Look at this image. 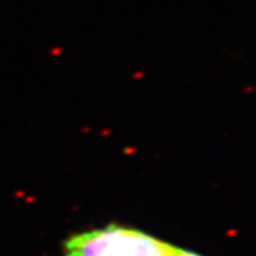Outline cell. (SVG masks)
Segmentation results:
<instances>
[{
	"label": "cell",
	"instance_id": "obj_2",
	"mask_svg": "<svg viewBox=\"0 0 256 256\" xmlns=\"http://www.w3.org/2000/svg\"><path fill=\"white\" fill-rule=\"evenodd\" d=\"M178 256H200L199 254L191 252V251H187V250L178 248Z\"/></svg>",
	"mask_w": 256,
	"mask_h": 256
},
{
	"label": "cell",
	"instance_id": "obj_1",
	"mask_svg": "<svg viewBox=\"0 0 256 256\" xmlns=\"http://www.w3.org/2000/svg\"><path fill=\"white\" fill-rule=\"evenodd\" d=\"M66 256H178V247L140 230L118 225L70 236Z\"/></svg>",
	"mask_w": 256,
	"mask_h": 256
}]
</instances>
